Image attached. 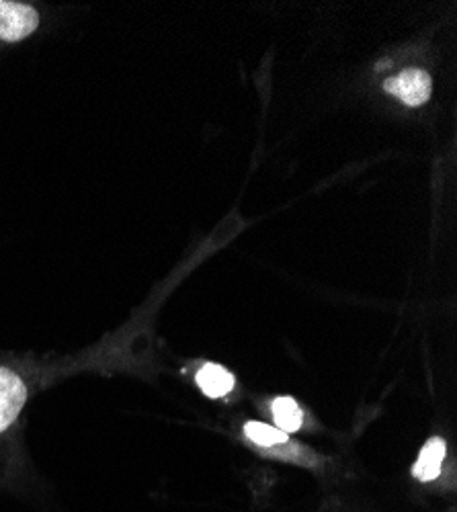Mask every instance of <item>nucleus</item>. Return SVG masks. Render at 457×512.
<instances>
[{"label":"nucleus","mask_w":457,"mask_h":512,"mask_svg":"<svg viewBox=\"0 0 457 512\" xmlns=\"http://www.w3.org/2000/svg\"><path fill=\"white\" fill-rule=\"evenodd\" d=\"M271 410H273V418H275V424L279 431H283V433L300 431V426L304 422V412L294 398H287V396L277 398L271 404Z\"/></svg>","instance_id":"nucleus-5"},{"label":"nucleus","mask_w":457,"mask_h":512,"mask_svg":"<svg viewBox=\"0 0 457 512\" xmlns=\"http://www.w3.org/2000/svg\"><path fill=\"white\" fill-rule=\"evenodd\" d=\"M246 437L255 441L261 447H275V445H283L287 443V433L275 429V426L263 424V422H248L244 426Z\"/></svg>","instance_id":"nucleus-6"},{"label":"nucleus","mask_w":457,"mask_h":512,"mask_svg":"<svg viewBox=\"0 0 457 512\" xmlns=\"http://www.w3.org/2000/svg\"><path fill=\"white\" fill-rule=\"evenodd\" d=\"M384 91L398 97L408 107H421L429 101L433 82L425 70L410 68L384 82Z\"/></svg>","instance_id":"nucleus-2"},{"label":"nucleus","mask_w":457,"mask_h":512,"mask_svg":"<svg viewBox=\"0 0 457 512\" xmlns=\"http://www.w3.org/2000/svg\"><path fill=\"white\" fill-rule=\"evenodd\" d=\"M447 455V445L443 439L433 437L427 441V445L421 449V455L412 467V474L421 482H433L441 474V465Z\"/></svg>","instance_id":"nucleus-3"},{"label":"nucleus","mask_w":457,"mask_h":512,"mask_svg":"<svg viewBox=\"0 0 457 512\" xmlns=\"http://www.w3.org/2000/svg\"><path fill=\"white\" fill-rule=\"evenodd\" d=\"M39 27V11L17 0H0V41L15 44L27 39Z\"/></svg>","instance_id":"nucleus-1"},{"label":"nucleus","mask_w":457,"mask_h":512,"mask_svg":"<svg viewBox=\"0 0 457 512\" xmlns=\"http://www.w3.org/2000/svg\"><path fill=\"white\" fill-rule=\"evenodd\" d=\"M197 383L207 398H224L234 388V375L222 365L207 363L197 373Z\"/></svg>","instance_id":"nucleus-4"}]
</instances>
